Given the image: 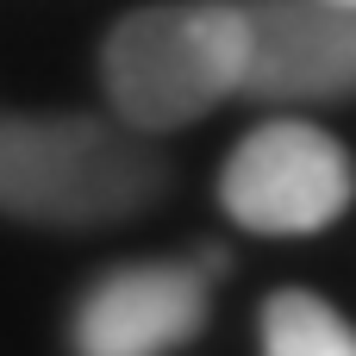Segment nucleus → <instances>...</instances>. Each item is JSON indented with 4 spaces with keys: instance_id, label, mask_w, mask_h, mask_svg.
Masks as SVG:
<instances>
[{
    "instance_id": "nucleus-3",
    "label": "nucleus",
    "mask_w": 356,
    "mask_h": 356,
    "mask_svg": "<svg viewBox=\"0 0 356 356\" xmlns=\"http://www.w3.org/2000/svg\"><path fill=\"white\" fill-rule=\"evenodd\" d=\"M356 194L350 150L313 119H269L244 131L219 169V207L238 232L307 238L325 232Z\"/></svg>"
},
{
    "instance_id": "nucleus-7",
    "label": "nucleus",
    "mask_w": 356,
    "mask_h": 356,
    "mask_svg": "<svg viewBox=\"0 0 356 356\" xmlns=\"http://www.w3.org/2000/svg\"><path fill=\"white\" fill-rule=\"evenodd\" d=\"M350 6H356V0H350Z\"/></svg>"
},
{
    "instance_id": "nucleus-5",
    "label": "nucleus",
    "mask_w": 356,
    "mask_h": 356,
    "mask_svg": "<svg viewBox=\"0 0 356 356\" xmlns=\"http://www.w3.org/2000/svg\"><path fill=\"white\" fill-rule=\"evenodd\" d=\"M244 6V94L282 106L356 100L350 0H238Z\"/></svg>"
},
{
    "instance_id": "nucleus-6",
    "label": "nucleus",
    "mask_w": 356,
    "mask_h": 356,
    "mask_svg": "<svg viewBox=\"0 0 356 356\" xmlns=\"http://www.w3.org/2000/svg\"><path fill=\"white\" fill-rule=\"evenodd\" d=\"M263 356H356V325L313 288H275L263 307Z\"/></svg>"
},
{
    "instance_id": "nucleus-1",
    "label": "nucleus",
    "mask_w": 356,
    "mask_h": 356,
    "mask_svg": "<svg viewBox=\"0 0 356 356\" xmlns=\"http://www.w3.org/2000/svg\"><path fill=\"white\" fill-rule=\"evenodd\" d=\"M163 150L94 113H0V213L19 225H119L163 200Z\"/></svg>"
},
{
    "instance_id": "nucleus-2",
    "label": "nucleus",
    "mask_w": 356,
    "mask_h": 356,
    "mask_svg": "<svg viewBox=\"0 0 356 356\" xmlns=\"http://www.w3.org/2000/svg\"><path fill=\"white\" fill-rule=\"evenodd\" d=\"M100 81L113 119L156 138L207 119L244 94V6L238 0H163L125 13L100 44Z\"/></svg>"
},
{
    "instance_id": "nucleus-4",
    "label": "nucleus",
    "mask_w": 356,
    "mask_h": 356,
    "mask_svg": "<svg viewBox=\"0 0 356 356\" xmlns=\"http://www.w3.org/2000/svg\"><path fill=\"white\" fill-rule=\"evenodd\" d=\"M225 257H175V263H119L94 275L69 313L75 356H169L213 313V282Z\"/></svg>"
}]
</instances>
